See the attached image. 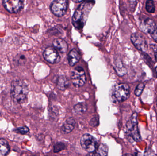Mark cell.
Instances as JSON below:
<instances>
[{"instance_id": "obj_17", "label": "cell", "mask_w": 157, "mask_h": 156, "mask_svg": "<svg viewBox=\"0 0 157 156\" xmlns=\"http://www.w3.org/2000/svg\"><path fill=\"white\" fill-rule=\"evenodd\" d=\"M87 110V106L85 103H79L74 107L73 111L76 114H81Z\"/></svg>"}, {"instance_id": "obj_27", "label": "cell", "mask_w": 157, "mask_h": 156, "mask_svg": "<svg viewBox=\"0 0 157 156\" xmlns=\"http://www.w3.org/2000/svg\"><path fill=\"white\" fill-rule=\"evenodd\" d=\"M75 3H80L82 2H85V1H88V0H72Z\"/></svg>"}, {"instance_id": "obj_8", "label": "cell", "mask_w": 157, "mask_h": 156, "mask_svg": "<svg viewBox=\"0 0 157 156\" xmlns=\"http://www.w3.org/2000/svg\"><path fill=\"white\" fill-rule=\"evenodd\" d=\"M131 40L136 48L139 51L146 52L148 49V45L144 37L138 32L132 34Z\"/></svg>"}, {"instance_id": "obj_26", "label": "cell", "mask_w": 157, "mask_h": 156, "mask_svg": "<svg viewBox=\"0 0 157 156\" xmlns=\"http://www.w3.org/2000/svg\"><path fill=\"white\" fill-rule=\"evenodd\" d=\"M151 37L153 38V40L157 43V29L155 30L153 33L151 34Z\"/></svg>"}, {"instance_id": "obj_22", "label": "cell", "mask_w": 157, "mask_h": 156, "mask_svg": "<svg viewBox=\"0 0 157 156\" xmlns=\"http://www.w3.org/2000/svg\"><path fill=\"white\" fill-rule=\"evenodd\" d=\"M65 148V145L63 143H58L54 145L53 152L54 153H58L62 151Z\"/></svg>"}, {"instance_id": "obj_1", "label": "cell", "mask_w": 157, "mask_h": 156, "mask_svg": "<svg viewBox=\"0 0 157 156\" xmlns=\"http://www.w3.org/2000/svg\"><path fill=\"white\" fill-rule=\"evenodd\" d=\"M93 5V0L82 2L79 5L72 17V24L75 28L81 29L84 27Z\"/></svg>"}, {"instance_id": "obj_2", "label": "cell", "mask_w": 157, "mask_h": 156, "mask_svg": "<svg viewBox=\"0 0 157 156\" xmlns=\"http://www.w3.org/2000/svg\"><path fill=\"white\" fill-rule=\"evenodd\" d=\"M28 93V87L24 81L20 79H16L12 82L10 94L14 102L19 104L25 102Z\"/></svg>"}, {"instance_id": "obj_15", "label": "cell", "mask_w": 157, "mask_h": 156, "mask_svg": "<svg viewBox=\"0 0 157 156\" xmlns=\"http://www.w3.org/2000/svg\"><path fill=\"white\" fill-rule=\"evenodd\" d=\"M70 85V81L65 76H61L57 81V87L59 89L64 91L69 88Z\"/></svg>"}, {"instance_id": "obj_24", "label": "cell", "mask_w": 157, "mask_h": 156, "mask_svg": "<svg viewBox=\"0 0 157 156\" xmlns=\"http://www.w3.org/2000/svg\"><path fill=\"white\" fill-rule=\"evenodd\" d=\"M15 132L22 135H25L29 132V129L26 126H22L18 127L15 130Z\"/></svg>"}, {"instance_id": "obj_28", "label": "cell", "mask_w": 157, "mask_h": 156, "mask_svg": "<svg viewBox=\"0 0 157 156\" xmlns=\"http://www.w3.org/2000/svg\"><path fill=\"white\" fill-rule=\"evenodd\" d=\"M155 60L157 61V52H155Z\"/></svg>"}, {"instance_id": "obj_23", "label": "cell", "mask_w": 157, "mask_h": 156, "mask_svg": "<svg viewBox=\"0 0 157 156\" xmlns=\"http://www.w3.org/2000/svg\"><path fill=\"white\" fill-rule=\"evenodd\" d=\"M139 1V0H128L129 7L132 12H134L135 11Z\"/></svg>"}, {"instance_id": "obj_29", "label": "cell", "mask_w": 157, "mask_h": 156, "mask_svg": "<svg viewBox=\"0 0 157 156\" xmlns=\"http://www.w3.org/2000/svg\"><path fill=\"white\" fill-rule=\"evenodd\" d=\"M155 73H156V77L157 78V66L155 68Z\"/></svg>"}, {"instance_id": "obj_13", "label": "cell", "mask_w": 157, "mask_h": 156, "mask_svg": "<svg viewBox=\"0 0 157 156\" xmlns=\"http://www.w3.org/2000/svg\"><path fill=\"white\" fill-rule=\"evenodd\" d=\"M75 122L73 118H68L62 126L61 131L63 134L71 133L75 127Z\"/></svg>"}, {"instance_id": "obj_21", "label": "cell", "mask_w": 157, "mask_h": 156, "mask_svg": "<svg viewBox=\"0 0 157 156\" xmlns=\"http://www.w3.org/2000/svg\"><path fill=\"white\" fill-rule=\"evenodd\" d=\"M145 88L144 84L143 83H140L136 86L135 90V94L137 97H139L142 94Z\"/></svg>"}, {"instance_id": "obj_5", "label": "cell", "mask_w": 157, "mask_h": 156, "mask_svg": "<svg viewBox=\"0 0 157 156\" xmlns=\"http://www.w3.org/2000/svg\"><path fill=\"white\" fill-rule=\"evenodd\" d=\"M80 145L83 149L88 152H95L98 147L97 139L89 134L83 135L80 139Z\"/></svg>"}, {"instance_id": "obj_14", "label": "cell", "mask_w": 157, "mask_h": 156, "mask_svg": "<svg viewBox=\"0 0 157 156\" xmlns=\"http://www.w3.org/2000/svg\"><path fill=\"white\" fill-rule=\"evenodd\" d=\"M80 56L79 53L75 49H73L70 51L68 55V61L71 67L75 66L79 61Z\"/></svg>"}, {"instance_id": "obj_6", "label": "cell", "mask_w": 157, "mask_h": 156, "mask_svg": "<svg viewBox=\"0 0 157 156\" xmlns=\"http://www.w3.org/2000/svg\"><path fill=\"white\" fill-rule=\"evenodd\" d=\"M68 0H54L50 5L52 13L58 17H62L68 9Z\"/></svg>"}, {"instance_id": "obj_16", "label": "cell", "mask_w": 157, "mask_h": 156, "mask_svg": "<svg viewBox=\"0 0 157 156\" xmlns=\"http://www.w3.org/2000/svg\"><path fill=\"white\" fill-rule=\"evenodd\" d=\"M10 152V146L5 139H0V156H6Z\"/></svg>"}, {"instance_id": "obj_19", "label": "cell", "mask_w": 157, "mask_h": 156, "mask_svg": "<svg viewBox=\"0 0 157 156\" xmlns=\"http://www.w3.org/2000/svg\"><path fill=\"white\" fill-rule=\"evenodd\" d=\"M146 9L148 13H154L155 11V6L153 0H147L146 2Z\"/></svg>"}, {"instance_id": "obj_11", "label": "cell", "mask_w": 157, "mask_h": 156, "mask_svg": "<svg viewBox=\"0 0 157 156\" xmlns=\"http://www.w3.org/2000/svg\"><path fill=\"white\" fill-rule=\"evenodd\" d=\"M139 28L141 31L147 34H151L157 29V27L154 20L147 17L143 19L139 24Z\"/></svg>"}, {"instance_id": "obj_10", "label": "cell", "mask_w": 157, "mask_h": 156, "mask_svg": "<svg viewBox=\"0 0 157 156\" xmlns=\"http://www.w3.org/2000/svg\"><path fill=\"white\" fill-rule=\"evenodd\" d=\"M43 56L45 60L51 64H57L61 60V57L59 52L52 47L46 48L43 52Z\"/></svg>"}, {"instance_id": "obj_12", "label": "cell", "mask_w": 157, "mask_h": 156, "mask_svg": "<svg viewBox=\"0 0 157 156\" xmlns=\"http://www.w3.org/2000/svg\"><path fill=\"white\" fill-rule=\"evenodd\" d=\"M53 47L61 53H65L68 51V45L66 41L61 38H57L52 42Z\"/></svg>"}, {"instance_id": "obj_30", "label": "cell", "mask_w": 157, "mask_h": 156, "mask_svg": "<svg viewBox=\"0 0 157 156\" xmlns=\"http://www.w3.org/2000/svg\"></svg>"}, {"instance_id": "obj_18", "label": "cell", "mask_w": 157, "mask_h": 156, "mask_svg": "<svg viewBox=\"0 0 157 156\" xmlns=\"http://www.w3.org/2000/svg\"><path fill=\"white\" fill-rule=\"evenodd\" d=\"M95 155L99 156H107L109 152V148L107 145L101 144L96 149Z\"/></svg>"}, {"instance_id": "obj_3", "label": "cell", "mask_w": 157, "mask_h": 156, "mask_svg": "<svg viewBox=\"0 0 157 156\" xmlns=\"http://www.w3.org/2000/svg\"><path fill=\"white\" fill-rule=\"evenodd\" d=\"M125 133L128 140L131 143L140 142L141 135L138 127L137 114L134 113L127 122L125 127Z\"/></svg>"}, {"instance_id": "obj_9", "label": "cell", "mask_w": 157, "mask_h": 156, "mask_svg": "<svg viewBox=\"0 0 157 156\" xmlns=\"http://www.w3.org/2000/svg\"><path fill=\"white\" fill-rule=\"evenodd\" d=\"M5 8L11 13H17L24 7L23 0H3Z\"/></svg>"}, {"instance_id": "obj_4", "label": "cell", "mask_w": 157, "mask_h": 156, "mask_svg": "<svg viewBox=\"0 0 157 156\" xmlns=\"http://www.w3.org/2000/svg\"><path fill=\"white\" fill-rule=\"evenodd\" d=\"M130 89L128 84L121 83L115 85L111 93V99L114 103H120L126 100L130 97Z\"/></svg>"}, {"instance_id": "obj_20", "label": "cell", "mask_w": 157, "mask_h": 156, "mask_svg": "<svg viewBox=\"0 0 157 156\" xmlns=\"http://www.w3.org/2000/svg\"><path fill=\"white\" fill-rule=\"evenodd\" d=\"M26 60V59L24 55H18L15 57L14 61L17 65H21L22 64H25V63Z\"/></svg>"}, {"instance_id": "obj_25", "label": "cell", "mask_w": 157, "mask_h": 156, "mask_svg": "<svg viewBox=\"0 0 157 156\" xmlns=\"http://www.w3.org/2000/svg\"><path fill=\"white\" fill-rule=\"evenodd\" d=\"M99 124V118L98 117H93L90 122V125L93 127L98 126Z\"/></svg>"}, {"instance_id": "obj_7", "label": "cell", "mask_w": 157, "mask_h": 156, "mask_svg": "<svg viewBox=\"0 0 157 156\" xmlns=\"http://www.w3.org/2000/svg\"><path fill=\"white\" fill-rule=\"evenodd\" d=\"M71 78L74 86L78 88L84 86L86 81L85 71L83 68L80 67H76L72 71Z\"/></svg>"}]
</instances>
